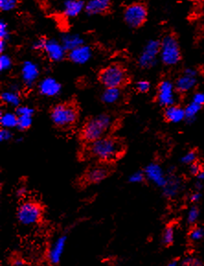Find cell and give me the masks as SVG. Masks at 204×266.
<instances>
[{
    "label": "cell",
    "instance_id": "obj_1",
    "mask_svg": "<svg viewBox=\"0 0 204 266\" xmlns=\"http://www.w3.org/2000/svg\"><path fill=\"white\" fill-rule=\"evenodd\" d=\"M123 144L112 137H103L89 146V153L101 161H112L122 155Z\"/></svg>",
    "mask_w": 204,
    "mask_h": 266
},
{
    "label": "cell",
    "instance_id": "obj_2",
    "mask_svg": "<svg viewBox=\"0 0 204 266\" xmlns=\"http://www.w3.org/2000/svg\"><path fill=\"white\" fill-rule=\"evenodd\" d=\"M112 119L110 116L105 114L91 118L82 128V138L89 142L93 143L104 137V134L111 127Z\"/></svg>",
    "mask_w": 204,
    "mask_h": 266
},
{
    "label": "cell",
    "instance_id": "obj_3",
    "mask_svg": "<svg viewBox=\"0 0 204 266\" xmlns=\"http://www.w3.org/2000/svg\"><path fill=\"white\" fill-rule=\"evenodd\" d=\"M42 218L41 205L33 200H27L19 205L17 210V219L21 225L33 227L37 225Z\"/></svg>",
    "mask_w": 204,
    "mask_h": 266
},
{
    "label": "cell",
    "instance_id": "obj_4",
    "mask_svg": "<svg viewBox=\"0 0 204 266\" xmlns=\"http://www.w3.org/2000/svg\"><path fill=\"white\" fill-rule=\"evenodd\" d=\"M78 117L77 110L69 103H60L55 105L51 111V120L56 126L66 128L73 125Z\"/></svg>",
    "mask_w": 204,
    "mask_h": 266
},
{
    "label": "cell",
    "instance_id": "obj_5",
    "mask_svg": "<svg viewBox=\"0 0 204 266\" xmlns=\"http://www.w3.org/2000/svg\"><path fill=\"white\" fill-rule=\"evenodd\" d=\"M99 78L105 88H121L127 81V73L122 66L113 64L103 69Z\"/></svg>",
    "mask_w": 204,
    "mask_h": 266
},
{
    "label": "cell",
    "instance_id": "obj_6",
    "mask_svg": "<svg viewBox=\"0 0 204 266\" xmlns=\"http://www.w3.org/2000/svg\"><path fill=\"white\" fill-rule=\"evenodd\" d=\"M160 58L167 66H175L181 58L180 48L177 39L173 35H167L161 41Z\"/></svg>",
    "mask_w": 204,
    "mask_h": 266
},
{
    "label": "cell",
    "instance_id": "obj_7",
    "mask_svg": "<svg viewBox=\"0 0 204 266\" xmlns=\"http://www.w3.org/2000/svg\"><path fill=\"white\" fill-rule=\"evenodd\" d=\"M123 19L126 24L131 28L142 26L147 19L146 7L141 3H134L125 8Z\"/></svg>",
    "mask_w": 204,
    "mask_h": 266
},
{
    "label": "cell",
    "instance_id": "obj_8",
    "mask_svg": "<svg viewBox=\"0 0 204 266\" xmlns=\"http://www.w3.org/2000/svg\"><path fill=\"white\" fill-rule=\"evenodd\" d=\"M160 45L161 41L157 40H150L144 45L138 60L141 68L150 69L157 64V57L160 55Z\"/></svg>",
    "mask_w": 204,
    "mask_h": 266
},
{
    "label": "cell",
    "instance_id": "obj_9",
    "mask_svg": "<svg viewBox=\"0 0 204 266\" xmlns=\"http://www.w3.org/2000/svg\"><path fill=\"white\" fill-rule=\"evenodd\" d=\"M176 87L170 80H163L157 89V102L164 107H170L176 102Z\"/></svg>",
    "mask_w": 204,
    "mask_h": 266
},
{
    "label": "cell",
    "instance_id": "obj_10",
    "mask_svg": "<svg viewBox=\"0 0 204 266\" xmlns=\"http://www.w3.org/2000/svg\"><path fill=\"white\" fill-rule=\"evenodd\" d=\"M21 80L27 88H33L40 76L39 66L33 61L24 62L21 66Z\"/></svg>",
    "mask_w": 204,
    "mask_h": 266
},
{
    "label": "cell",
    "instance_id": "obj_11",
    "mask_svg": "<svg viewBox=\"0 0 204 266\" xmlns=\"http://www.w3.org/2000/svg\"><path fill=\"white\" fill-rule=\"evenodd\" d=\"M68 237L66 235H62L55 239L48 249L47 259L50 265L57 266L61 262L62 256L65 253L67 246Z\"/></svg>",
    "mask_w": 204,
    "mask_h": 266
},
{
    "label": "cell",
    "instance_id": "obj_12",
    "mask_svg": "<svg viewBox=\"0 0 204 266\" xmlns=\"http://www.w3.org/2000/svg\"><path fill=\"white\" fill-rule=\"evenodd\" d=\"M143 172L145 179L148 180L150 183L157 185V187L163 188L166 185L168 176L165 174V171L159 164L151 163L147 165Z\"/></svg>",
    "mask_w": 204,
    "mask_h": 266
},
{
    "label": "cell",
    "instance_id": "obj_13",
    "mask_svg": "<svg viewBox=\"0 0 204 266\" xmlns=\"http://www.w3.org/2000/svg\"><path fill=\"white\" fill-rule=\"evenodd\" d=\"M197 71L194 69H185L183 75L177 78L175 87L178 92L185 93L193 89L197 84Z\"/></svg>",
    "mask_w": 204,
    "mask_h": 266
},
{
    "label": "cell",
    "instance_id": "obj_14",
    "mask_svg": "<svg viewBox=\"0 0 204 266\" xmlns=\"http://www.w3.org/2000/svg\"><path fill=\"white\" fill-rule=\"evenodd\" d=\"M43 52L52 62H60L67 55V50L63 46L61 41L55 39H46Z\"/></svg>",
    "mask_w": 204,
    "mask_h": 266
},
{
    "label": "cell",
    "instance_id": "obj_15",
    "mask_svg": "<svg viewBox=\"0 0 204 266\" xmlns=\"http://www.w3.org/2000/svg\"><path fill=\"white\" fill-rule=\"evenodd\" d=\"M38 90L40 94L48 98H53L59 95L61 92L62 86L59 82L52 76L42 78L38 84Z\"/></svg>",
    "mask_w": 204,
    "mask_h": 266
},
{
    "label": "cell",
    "instance_id": "obj_16",
    "mask_svg": "<svg viewBox=\"0 0 204 266\" xmlns=\"http://www.w3.org/2000/svg\"><path fill=\"white\" fill-rule=\"evenodd\" d=\"M93 55L92 48L87 44H83L79 47L68 52V57L70 61L77 65H85L91 59Z\"/></svg>",
    "mask_w": 204,
    "mask_h": 266
},
{
    "label": "cell",
    "instance_id": "obj_17",
    "mask_svg": "<svg viewBox=\"0 0 204 266\" xmlns=\"http://www.w3.org/2000/svg\"><path fill=\"white\" fill-rule=\"evenodd\" d=\"M86 4L83 0H65L62 5V11L68 18H75L85 10Z\"/></svg>",
    "mask_w": 204,
    "mask_h": 266
},
{
    "label": "cell",
    "instance_id": "obj_18",
    "mask_svg": "<svg viewBox=\"0 0 204 266\" xmlns=\"http://www.w3.org/2000/svg\"><path fill=\"white\" fill-rule=\"evenodd\" d=\"M181 186H182L181 180L175 176L174 174H170V176H168L166 185L162 188L164 195L168 198L176 197L181 190Z\"/></svg>",
    "mask_w": 204,
    "mask_h": 266
},
{
    "label": "cell",
    "instance_id": "obj_19",
    "mask_svg": "<svg viewBox=\"0 0 204 266\" xmlns=\"http://www.w3.org/2000/svg\"><path fill=\"white\" fill-rule=\"evenodd\" d=\"M109 175V170L104 166H95L89 169L86 173V182L88 184L97 185L103 182Z\"/></svg>",
    "mask_w": 204,
    "mask_h": 266
},
{
    "label": "cell",
    "instance_id": "obj_20",
    "mask_svg": "<svg viewBox=\"0 0 204 266\" xmlns=\"http://www.w3.org/2000/svg\"><path fill=\"white\" fill-rule=\"evenodd\" d=\"M110 0H89L86 3L85 11L89 15L106 13L110 7Z\"/></svg>",
    "mask_w": 204,
    "mask_h": 266
},
{
    "label": "cell",
    "instance_id": "obj_21",
    "mask_svg": "<svg viewBox=\"0 0 204 266\" xmlns=\"http://www.w3.org/2000/svg\"><path fill=\"white\" fill-rule=\"evenodd\" d=\"M2 102L9 106L19 107L21 104V95L19 93V86L17 84L11 85L10 89L2 92L1 94Z\"/></svg>",
    "mask_w": 204,
    "mask_h": 266
},
{
    "label": "cell",
    "instance_id": "obj_22",
    "mask_svg": "<svg viewBox=\"0 0 204 266\" xmlns=\"http://www.w3.org/2000/svg\"><path fill=\"white\" fill-rule=\"evenodd\" d=\"M165 117L170 123H180L186 119L185 110L179 106H176V105L167 107L166 111H165Z\"/></svg>",
    "mask_w": 204,
    "mask_h": 266
},
{
    "label": "cell",
    "instance_id": "obj_23",
    "mask_svg": "<svg viewBox=\"0 0 204 266\" xmlns=\"http://www.w3.org/2000/svg\"><path fill=\"white\" fill-rule=\"evenodd\" d=\"M61 42L63 46L67 50V52H70L75 48L83 45L84 40L80 35L75 34H66L62 36Z\"/></svg>",
    "mask_w": 204,
    "mask_h": 266
},
{
    "label": "cell",
    "instance_id": "obj_24",
    "mask_svg": "<svg viewBox=\"0 0 204 266\" xmlns=\"http://www.w3.org/2000/svg\"><path fill=\"white\" fill-rule=\"evenodd\" d=\"M122 92L120 88H106L102 92V101L106 104H114L121 99Z\"/></svg>",
    "mask_w": 204,
    "mask_h": 266
},
{
    "label": "cell",
    "instance_id": "obj_25",
    "mask_svg": "<svg viewBox=\"0 0 204 266\" xmlns=\"http://www.w3.org/2000/svg\"><path fill=\"white\" fill-rule=\"evenodd\" d=\"M0 124L3 128L6 129H12L17 127L18 125V115L15 113L6 112V113H1L0 114Z\"/></svg>",
    "mask_w": 204,
    "mask_h": 266
},
{
    "label": "cell",
    "instance_id": "obj_26",
    "mask_svg": "<svg viewBox=\"0 0 204 266\" xmlns=\"http://www.w3.org/2000/svg\"><path fill=\"white\" fill-rule=\"evenodd\" d=\"M203 106L199 105L197 103H193L191 102L190 104L187 105V107L185 108V115H186V119L188 123H192L195 121L196 119V116L198 114L200 113V111L202 109Z\"/></svg>",
    "mask_w": 204,
    "mask_h": 266
},
{
    "label": "cell",
    "instance_id": "obj_27",
    "mask_svg": "<svg viewBox=\"0 0 204 266\" xmlns=\"http://www.w3.org/2000/svg\"><path fill=\"white\" fill-rule=\"evenodd\" d=\"M175 240V228L173 226H169L164 229L162 234V243L165 246L172 245Z\"/></svg>",
    "mask_w": 204,
    "mask_h": 266
},
{
    "label": "cell",
    "instance_id": "obj_28",
    "mask_svg": "<svg viewBox=\"0 0 204 266\" xmlns=\"http://www.w3.org/2000/svg\"><path fill=\"white\" fill-rule=\"evenodd\" d=\"M33 116H18L17 128L20 131H25L32 126Z\"/></svg>",
    "mask_w": 204,
    "mask_h": 266
},
{
    "label": "cell",
    "instance_id": "obj_29",
    "mask_svg": "<svg viewBox=\"0 0 204 266\" xmlns=\"http://www.w3.org/2000/svg\"><path fill=\"white\" fill-rule=\"evenodd\" d=\"M190 239L192 242H199L204 238V228L201 227H195L190 232Z\"/></svg>",
    "mask_w": 204,
    "mask_h": 266
},
{
    "label": "cell",
    "instance_id": "obj_30",
    "mask_svg": "<svg viewBox=\"0 0 204 266\" xmlns=\"http://www.w3.org/2000/svg\"><path fill=\"white\" fill-rule=\"evenodd\" d=\"M12 68V59L9 55L2 54L0 55V71L6 72Z\"/></svg>",
    "mask_w": 204,
    "mask_h": 266
},
{
    "label": "cell",
    "instance_id": "obj_31",
    "mask_svg": "<svg viewBox=\"0 0 204 266\" xmlns=\"http://www.w3.org/2000/svg\"><path fill=\"white\" fill-rule=\"evenodd\" d=\"M19 4V0H0V9L8 12L14 10Z\"/></svg>",
    "mask_w": 204,
    "mask_h": 266
},
{
    "label": "cell",
    "instance_id": "obj_32",
    "mask_svg": "<svg viewBox=\"0 0 204 266\" xmlns=\"http://www.w3.org/2000/svg\"><path fill=\"white\" fill-rule=\"evenodd\" d=\"M200 217V210L197 206H192L187 214V221L190 225H193L194 223H196L198 219Z\"/></svg>",
    "mask_w": 204,
    "mask_h": 266
},
{
    "label": "cell",
    "instance_id": "obj_33",
    "mask_svg": "<svg viewBox=\"0 0 204 266\" xmlns=\"http://www.w3.org/2000/svg\"><path fill=\"white\" fill-rule=\"evenodd\" d=\"M145 180V175L143 171H136L134 173H132L129 176V182L133 185H138L143 183Z\"/></svg>",
    "mask_w": 204,
    "mask_h": 266
},
{
    "label": "cell",
    "instance_id": "obj_34",
    "mask_svg": "<svg viewBox=\"0 0 204 266\" xmlns=\"http://www.w3.org/2000/svg\"><path fill=\"white\" fill-rule=\"evenodd\" d=\"M16 114L18 116H34V110L28 105H20L17 107Z\"/></svg>",
    "mask_w": 204,
    "mask_h": 266
},
{
    "label": "cell",
    "instance_id": "obj_35",
    "mask_svg": "<svg viewBox=\"0 0 204 266\" xmlns=\"http://www.w3.org/2000/svg\"><path fill=\"white\" fill-rule=\"evenodd\" d=\"M181 266H204L202 261L194 257V256H188L182 261Z\"/></svg>",
    "mask_w": 204,
    "mask_h": 266
},
{
    "label": "cell",
    "instance_id": "obj_36",
    "mask_svg": "<svg viewBox=\"0 0 204 266\" xmlns=\"http://www.w3.org/2000/svg\"><path fill=\"white\" fill-rule=\"evenodd\" d=\"M9 38V29L7 22L4 21H0V40L7 41Z\"/></svg>",
    "mask_w": 204,
    "mask_h": 266
},
{
    "label": "cell",
    "instance_id": "obj_37",
    "mask_svg": "<svg viewBox=\"0 0 204 266\" xmlns=\"http://www.w3.org/2000/svg\"><path fill=\"white\" fill-rule=\"evenodd\" d=\"M150 87H151V85H150L149 81H147V80H139L136 85V90L140 93L148 92Z\"/></svg>",
    "mask_w": 204,
    "mask_h": 266
},
{
    "label": "cell",
    "instance_id": "obj_38",
    "mask_svg": "<svg viewBox=\"0 0 204 266\" xmlns=\"http://www.w3.org/2000/svg\"><path fill=\"white\" fill-rule=\"evenodd\" d=\"M196 157H197V155H196V153L194 151H189L184 155L183 157H181V162L184 164L191 165V164L195 162Z\"/></svg>",
    "mask_w": 204,
    "mask_h": 266
},
{
    "label": "cell",
    "instance_id": "obj_39",
    "mask_svg": "<svg viewBox=\"0 0 204 266\" xmlns=\"http://www.w3.org/2000/svg\"><path fill=\"white\" fill-rule=\"evenodd\" d=\"M12 138V133L10 132V129L2 128L0 130V141H8Z\"/></svg>",
    "mask_w": 204,
    "mask_h": 266
},
{
    "label": "cell",
    "instance_id": "obj_40",
    "mask_svg": "<svg viewBox=\"0 0 204 266\" xmlns=\"http://www.w3.org/2000/svg\"><path fill=\"white\" fill-rule=\"evenodd\" d=\"M45 41H46V39H44V38L37 39L36 41H34L33 48L36 51H43L44 45H45Z\"/></svg>",
    "mask_w": 204,
    "mask_h": 266
},
{
    "label": "cell",
    "instance_id": "obj_41",
    "mask_svg": "<svg viewBox=\"0 0 204 266\" xmlns=\"http://www.w3.org/2000/svg\"><path fill=\"white\" fill-rule=\"evenodd\" d=\"M192 102L197 103L199 105H204V92H197L192 97Z\"/></svg>",
    "mask_w": 204,
    "mask_h": 266
},
{
    "label": "cell",
    "instance_id": "obj_42",
    "mask_svg": "<svg viewBox=\"0 0 204 266\" xmlns=\"http://www.w3.org/2000/svg\"><path fill=\"white\" fill-rule=\"evenodd\" d=\"M203 171L202 170V167L200 164L197 162H194V163L191 164L190 165V172H191L192 175L194 176H198L200 174V172Z\"/></svg>",
    "mask_w": 204,
    "mask_h": 266
},
{
    "label": "cell",
    "instance_id": "obj_43",
    "mask_svg": "<svg viewBox=\"0 0 204 266\" xmlns=\"http://www.w3.org/2000/svg\"><path fill=\"white\" fill-rule=\"evenodd\" d=\"M11 266H25V261L21 257H15L11 261Z\"/></svg>",
    "mask_w": 204,
    "mask_h": 266
},
{
    "label": "cell",
    "instance_id": "obj_44",
    "mask_svg": "<svg viewBox=\"0 0 204 266\" xmlns=\"http://www.w3.org/2000/svg\"><path fill=\"white\" fill-rule=\"evenodd\" d=\"M26 193H27V188L25 186H21L16 191V195L19 198L24 197L26 195Z\"/></svg>",
    "mask_w": 204,
    "mask_h": 266
},
{
    "label": "cell",
    "instance_id": "obj_45",
    "mask_svg": "<svg viewBox=\"0 0 204 266\" xmlns=\"http://www.w3.org/2000/svg\"><path fill=\"white\" fill-rule=\"evenodd\" d=\"M202 198V193L201 191H194L192 194L191 195V201L192 203H197Z\"/></svg>",
    "mask_w": 204,
    "mask_h": 266
},
{
    "label": "cell",
    "instance_id": "obj_46",
    "mask_svg": "<svg viewBox=\"0 0 204 266\" xmlns=\"http://www.w3.org/2000/svg\"><path fill=\"white\" fill-rule=\"evenodd\" d=\"M7 48V41L0 40V52L3 54Z\"/></svg>",
    "mask_w": 204,
    "mask_h": 266
},
{
    "label": "cell",
    "instance_id": "obj_47",
    "mask_svg": "<svg viewBox=\"0 0 204 266\" xmlns=\"http://www.w3.org/2000/svg\"><path fill=\"white\" fill-rule=\"evenodd\" d=\"M198 181H200V182H203V181H204V171L203 170V171H201L200 172V174L198 175Z\"/></svg>",
    "mask_w": 204,
    "mask_h": 266
},
{
    "label": "cell",
    "instance_id": "obj_48",
    "mask_svg": "<svg viewBox=\"0 0 204 266\" xmlns=\"http://www.w3.org/2000/svg\"><path fill=\"white\" fill-rule=\"evenodd\" d=\"M167 266H178V263H177V261H171V262H170L168 265H167Z\"/></svg>",
    "mask_w": 204,
    "mask_h": 266
}]
</instances>
